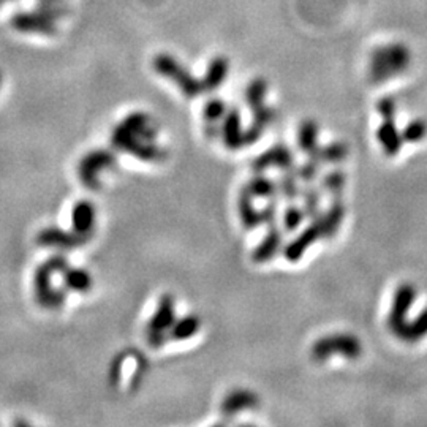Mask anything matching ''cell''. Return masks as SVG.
I'll list each match as a JSON object with an SVG mask.
<instances>
[{
	"instance_id": "obj_7",
	"label": "cell",
	"mask_w": 427,
	"mask_h": 427,
	"mask_svg": "<svg viewBox=\"0 0 427 427\" xmlns=\"http://www.w3.org/2000/svg\"><path fill=\"white\" fill-rule=\"evenodd\" d=\"M176 321L174 314V299L171 295H163L158 301L154 315L148 323V342L149 345L162 346L169 339V329Z\"/></svg>"
},
{
	"instance_id": "obj_19",
	"label": "cell",
	"mask_w": 427,
	"mask_h": 427,
	"mask_svg": "<svg viewBox=\"0 0 427 427\" xmlns=\"http://www.w3.org/2000/svg\"><path fill=\"white\" fill-rule=\"evenodd\" d=\"M255 197L244 187L239 192V198H237V211H239V218L242 225L248 230L256 228L261 225V214L253 204Z\"/></svg>"
},
{
	"instance_id": "obj_8",
	"label": "cell",
	"mask_w": 427,
	"mask_h": 427,
	"mask_svg": "<svg viewBox=\"0 0 427 427\" xmlns=\"http://www.w3.org/2000/svg\"><path fill=\"white\" fill-rule=\"evenodd\" d=\"M414 299H416V288L413 284L405 282L398 286L388 315V326L396 337H399L408 323V312L414 304Z\"/></svg>"
},
{
	"instance_id": "obj_21",
	"label": "cell",
	"mask_w": 427,
	"mask_h": 427,
	"mask_svg": "<svg viewBox=\"0 0 427 427\" xmlns=\"http://www.w3.org/2000/svg\"><path fill=\"white\" fill-rule=\"evenodd\" d=\"M62 280L64 286L69 291H76V293H88L92 288V276L83 267H66L62 272Z\"/></svg>"
},
{
	"instance_id": "obj_1",
	"label": "cell",
	"mask_w": 427,
	"mask_h": 427,
	"mask_svg": "<svg viewBox=\"0 0 427 427\" xmlns=\"http://www.w3.org/2000/svg\"><path fill=\"white\" fill-rule=\"evenodd\" d=\"M158 128L152 124L150 118L143 111L128 114L115 125L111 135V143L115 149L127 152L146 162H160L167 152L155 144Z\"/></svg>"
},
{
	"instance_id": "obj_20",
	"label": "cell",
	"mask_w": 427,
	"mask_h": 427,
	"mask_svg": "<svg viewBox=\"0 0 427 427\" xmlns=\"http://www.w3.org/2000/svg\"><path fill=\"white\" fill-rule=\"evenodd\" d=\"M320 220L323 225V231H325L326 239H331L334 234L337 233L342 222L345 218V206L340 200L335 198L332 204L329 206V209L325 214H320Z\"/></svg>"
},
{
	"instance_id": "obj_28",
	"label": "cell",
	"mask_w": 427,
	"mask_h": 427,
	"mask_svg": "<svg viewBox=\"0 0 427 427\" xmlns=\"http://www.w3.org/2000/svg\"><path fill=\"white\" fill-rule=\"evenodd\" d=\"M301 198H302V209L304 214H306V218H316L321 214V195L318 192V188L316 187H306L301 192Z\"/></svg>"
},
{
	"instance_id": "obj_17",
	"label": "cell",
	"mask_w": 427,
	"mask_h": 427,
	"mask_svg": "<svg viewBox=\"0 0 427 427\" xmlns=\"http://www.w3.org/2000/svg\"><path fill=\"white\" fill-rule=\"evenodd\" d=\"M377 138L386 155H398L404 144L402 133L396 127L394 118H383V124L377 130Z\"/></svg>"
},
{
	"instance_id": "obj_27",
	"label": "cell",
	"mask_w": 427,
	"mask_h": 427,
	"mask_svg": "<svg viewBox=\"0 0 427 427\" xmlns=\"http://www.w3.org/2000/svg\"><path fill=\"white\" fill-rule=\"evenodd\" d=\"M298 181L299 179L296 178V174L293 173V169H286L284 171L282 176H280L277 188L279 193L282 195L286 201H296L299 197H301L302 190L301 187H299Z\"/></svg>"
},
{
	"instance_id": "obj_2",
	"label": "cell",
	"mask_w": 427,
	"mask_h": 427,
	"mask_svg": "<svg viewBox=\"0 0 427 427\" xmlns=\"http://www.w3.org/2000/svg\"><path fill=\"white\" fill-rule=\"evenodd\" d=\"M412 64V52L404 43H388L375 48L370 56L369 79L372 83H383L399 76Z\"/></svg>"
},
{
	"instance_id": "obj_14",
	"label": "cell",
	"mask_w": 427,
	"mask_h": 427,
	"mask_svg": "<svg viewBox=\"0 0 427 427\" xmlns=\"http://www.w3.org/2000/svg\"><path fill=\"white\" fill-rule=\"evenodd\" d=\"M282 246H284V233L276 227V225H271V228L265 236V239L253 248L252 260L258 265L271 261L274 256L282 250Z\"/></svg>"
},
{
	"instance_id": "obj_32",
	"label": "cell",
	"mask_w": 427,
	"mask_h": 427,
	"mask_svg": "<svg viewBox=\"0 0 427 427\" xmlns=\"http://www.w3.org/2000/svg\"><path fill=\"white\" fill-rule=\"evenodd\" d=\"M344 187H345V174L339 169L331 171V173H328L325 178L321 179L323 190L334 195V197H337V195L344 190Z\"/></svg>"
},
{
	"instance_id": "obj_4",
	"label": "cell",
	"mask_w": 427,
	"mask_h": 427,
	"mask_svg": "<svg viewBox=\"0 0 427 427\" xmlns=\"http://www.w3.org/2000/svg\"><path fill=\"white\" fill-rule=\"evenodd\" d=\"M363 355V344L356 335L349 332H334L323 335L314 342L310 349V356L314 361L323 363L332 356H342L345 359H358Z\"/></svg>"
},
{
	"instance_id": "obj_23",
	"label": "cell",
	"mask_w": 427,
	"mask_h": 427,
	"mask_svg": "<svg viewBox=\"0 0 427 427\" xmlns=\"http://www.w3.org/2000/svg\"><path fill=\"white\" fill-rule=\"evenodd\" d=\"M298 146L307 155H312L318 146V125L314 120H304L298 132Z\"/></svg>"
},
{
	"instance_id": "obj_40",
	"label": "cell",
	"mask_w": 427,
	"mask_h": 427,
	"mask_svg": "<svg viewBox=\"0 0 427 427\" xmlns=\"http://www.w3.org/2000/svg\"><path fill=\"white\" fill-rule=\"evenodd\" d=\"M0 85H2V73H0Z\"/></svg>"
},
{
	"instance_id": "obj_15",
	"label": "cell",
	"mask_w": 427,
	"mask_h": 427,
	"mask_svg": "<svg viewBox=\"0 0 427 427\" xmlns=\"http://www.w3.org/2000/svg\"><path fill=\"white\" fill-rule=\"evenodd\" d=\"M220 135L225 146L230 150H237L244 148V130L241 125V115L237 109H230L223 115V124L220 128Z\"/></svg>"
},
{
	"instance_id": "obj_18",
	"label": "cell",
	"mask_w": 427,
	"mask_h": 427,
	"mask_svg": "<svg viewBox=\"0 0 427 427\" xmlns=\"http://www.w3.org/2000/svg\"><path fill=\"white\" fill-rule=\"evenodd\" d=\"M230 70V62L227 57L217 56L214 57L209 65H207L206 75L201 79V84H203V92H212V90L218 89L222 85V83L227 79Z\"/></svg>"
},
{
	"instance_id": "obj_36",
	"label": "cell",
	"mask_w": 427,
	"mask_h": 427,
	"mask_svg": "<svg viewBox=\"0 0 427 427\" xmlns=\"http://www.w3.org/2000/svg\"><path fill=\"white\" fill-rule=\"evenodd\" d=\"M378 114L382 118H396V100L393 97H383L377 105Z\"/></svg>"
},
{
	"instance_id": "obj_34",
	"label": "cell",
	"mask_w": 427,
	"mask_h": 427,
	"mask_svg": "<svg viewBox=\"0 0 427 427\" xmlns=\"http://www.w3.org/2000/svg\"><path fill=\"white\" fill-rule=\"evenodd\" d=\"M293 173L296 174V178L299 181L302 182H307V184H310L316 176H318V171H320V163H316L314 160H310L302 164H299V167H293Z\"/></svg>"
},
{
	"instance_id": "obj_11",
	"label": "cell",
	"mask_w": 427,
	"mask_h": 427,
	"mask_svg": "<svg viewBox=\"0 0 427 427\" xmlns=\"http://www.w3.org/2000/svg\"><path fill=\"white\" fill-rule=\"evenodd\" d=\"M293 167H295V155H293L291 150L284 144L274 146V148L263 152L260 157H256L252 163L255 173H265L266 169L271 168L286 171L291 169Z\"/></svg>"
},
{
	"instance_id": "obj_10",
	"label": "cell",
	"mask_w": 427,
	"mask_h": 427,
	"mask_svg": "<svg viewBox=\"0 0 427 427\" xmlns=\"http://www.w3.org/2000/svg\"><path fill=\"white\" fill-rule=\"evenodd\" d=\"M11 27L21 34H41L46 36H52L57 34L56 21L43 15L41 11H26V13H18L11 20Z\"/></svg>"
},
{
	"instance_id": "obj_13",
	"label": "cell",
	"mask_w": 427,
	"mask_h": 427,
	"mask_svg": "<svg viewBox=\"0 0 427 427\" xmlns=\"http://www.w3.org/2000/svg\"><path fill=\"white\" fill-rule=\"evenodd\" d=\"M258 396L248 391V389H233V391L225 396L220 410L223 416L233 418L236 416V413L258 407Z\"/></svg>"
},
{
	"instance_id": "obj_29",
	"label": "cell",
	"mask_w": 427,
	"mask_h": 427,
	"mask_svg": "<svg viewBox=\"0 0 427 427\" xmlns=\"http://www.w3.org/2000/svg\"><path fill=\"white\" fill-rule=\"evenodd\" d=\"M267 94V83L265 79H253L246 89V102L250 109L260 108L265 105V97Z\"/></svg>"
},
{
	"instance_id": "obj_16",
	"label": "cell",
	"mask_w": 427,
	"mask_h": 427,
	"mask_svg": "<svg viewBox=\"0 0 427 427\" xmlns=\"http://www.w3.org/2000/svg\"><path fill=\"white\" fill-rule=\"evenodd\" d=\"M95 227V207L89 201H79L71 211V228L75 233L90 237Z\"/></svg>"
},
{
	"instance_id": "obj_9",
	"label": "cell",
	"mask_w": 427,
	"mask_h": 427,
	"mask_svg": "<svg viewBox=\"0 0 427 427\" xmlns=\"http://www.w3.org/2000/svg\"><path fill=\"white\" fill-rule=\"evenodd\" d=\"M321 237H325V231H323L320 217L312 218L307 227L284 247V256L290 263H296V261L301 260L304 253H306L316 241H320Z\"/></svg>"
},
{
	"instance_id": "obj_26",
	"label": "cell",
	"mask_w": 427,
	"mask_h": 427,
	"mask_svg": "<svg viewBox=\"0 0 427 427\" xmlns=\"http://www.w3.org/2000/svg\"><path fill=\"white\" fill-rule=\"evenodd\" d=\"M427 335V307L419 312L416 318L408 321L404 331L399 335L400 340L408 342V344H414V342L423 340Z\"/></svg>"
},
{
	"instance_id": "obj_37",
	"label": "cell",
	"mask_w": 427,
	"mask_h": 427,
	"mask_svg": "<svg viewBox=\"0 0 427 427\" xmlns=\"http://www.w3.org/2000/svg\"><path fill=\"white\" fill-rule=\"evenodd\" d=\"M263 130H265L263 127L256 125L252 122V125L244 130V146L255 144L261 138V135H263Z\"/></svg>"
},
{
	"instance_id": "obj_33",
	"label": "cell",
	"mask_w": 427,
	"mask_h": 427,
	"mask_svg": "<svg viewBox=\"0 0 427 427\" xmlns=\"http://www.w3.org/2000/svg\"><path fill=\"white\" fill-rule=\"evenodd\" d=\"M304 218H306V214L302 207L291 204L284 212V228L286 231H296L302 225Z\"/></svg>"
},
{
	"instance_id": "obj_38",
	"label": "cell",
	"mask_w": 427,
	"mask_h": 427,
	"mask_svg": "<svg viewBox=\"0 0 427 427\" xmlns=\"http://www.w3.org/2000/svg\"><path fill=\"white\" fill-rule=\"evenodd\" d=\"M261 214V225H274V222H276V217H277V206L274 201H271V203H267L266 207H263V209L260 211Z\"/></svg>"
},
{
	"instance_id": "obj_5",
	"label": "cell",
	"mask_w": 427,
	"mask_h": 427,
	"mask_svg": "<svg viewBox=\"0 0 427 427\" xmlns=\"http://www.w3.org/2000/svg\"><path fill=\"white\" fill-rule=\"evenodd\" d=\"M152 65H154L158 75L168 78L171 83H174L176 88H179L187 99H195V97L203 92V84H201L200 79L190 75V71L169 54H158Z\"/></svg>"
},
{
	"instance_id": "obj_30",
	"label": "cell",
	"mask_w": 427,
	"mask_h": 427,
	"mask_svg": "<svg viewBox=\"0 0 427 427\" xmlns=\"http://www.w3.org/2000/svg\"><path fill=\"white\" fill-rule=\"evenodd\" d=\"M227 105H225V102L220 99H212L206 103L204 106V120L207 125H217L218 120L223 119V115L227 114Z\"/></svg>"
},
{
	"instance_id": "obj_24",
	"label": "cell",
	"mask_w": 427,
	"mask_h": 427,
	"mask_svg": "<svg viewBox=\"0 0 427 427\" xmlns=\"http://www.w3.org/2000/svg\"><path fill=\"white\" fill-rule=\"evenodd\" d=\"M200 331V318L195 315H187L182 318L176 320L173 326L169 329V339L171 340H187L193 337L195 334Z\"/></svg>"
},
{
	"instance_id": "obj_6",
	"label": "cell",
	"mask_w": 427,
	"mask_h": 427,
	"mask_svg": "<svg viewBox=\"0 0 427 427\" xmlns=\"http://www.w3.org/2000/svg\"><path fill=\"white\" fill-rule=\"evenodd\" d=\"M115 164V157L111 150L95 149L85 154L78 164V176L83 186L89 190L100 188V173L113 168Z\"/></svg>"
},
{
	"instance_id": "obj_12",
	"label": "cell",
	"mask_w": 427,
	"mask_h": 427,
	"mask_svg": "<svg viewBox=\"0 0 427 427\" xmlns=\"http://www.w3.org/2000/svg\"><path fill=\"white\" fill-rule=\"evenodd\" d=\"M89 237L75 233V231H65L60 228H45L36 234V244L43 247H59V248H75L88 241Z\"/></svg>"
},
{
	"instance_id": "obj_25",
	"label": "cell",
	"mask_w": 427,
	"mask_h": 427,
	"mask_svg": "<svg viewBox=\"0 0 427 427\" xmlns=\"http://www.w3.org/2000/svg\"><path fill=\"white\" fill-rule=\"evenodd\" d=\"M246 187L255 198L274 200L279 193L276 182L270 178H266V176H263V173H256V176H253V178L250 179V182Z\"/></svg>"
},
{
	"instance_id": "obj_35",
	"label": "cell",
	"mask_w": 427,
	"mask_h": 427,
	"mask_svg": "<svg viewBox=\"0 0 427 427\" xmlns=\"http://www.w3.org/2000/svg\"><path fill=\"white\" fill-rule=\"evenodd\" d=\"M252 115H253V124L266 128L274 119H276V111H274L272 108L263 105L260 108L252 109Z\"/></svg>"
},
{
	"instance_id": "obj_22",
	"label": "cell",
	"mask_w": 427,
	"mask_h": 427,
	"mask_svg": "<svg viewBox=\"0 0 427 427\" xmlns=\"http://www.w3.org/2000/svg\"><path fill=\"white\" fill-rule=\"evenodd\" d=\"M346 155H349V146L345 143L335 141L325 146V148H318L312 155H309V158L321 164V163H340L345 160Z\"/></svg>"
},
{
	"instance_id": "obj_39",
	"label": "cell",
	"mask_w": 427,
	"mask_h": 427,
	"mask_svg": "<svg viewBox=\"0 0 427 427\" xmlns=\"http://www.w3.org/2000/svg\"><path fill=\"white\" fill-rule=\"evenodd\" d=\"M7 2H10V0H0V7H2V5L7 4Z\"/></svg>"
},
{
	"instance_id": "obj_31",
	"label": "cell",
	"mask_w": 427,
	"mask_h": 427,
	"mask_svg": "<svg viewBox=\"0 0 427 427\" xmlns=\"http://www.w3.org/2000/svg\"><path fill=\"white\" fill-rule=\"evenodd\" d=\"M427 135V124L423 119H414L402 132V139L405 143H419Z\"/></svg>"
},
{
	"instance_id": "obj_3",
	"label": "cell",
	"mask_w": 427,
	"mask_h": 427,
	"mask_svg": "<svg viewBox=\"0 0 427 427\" xmlns=\"http://www.w3.org/2000/svg\"><path fill=\"white\" fill-rule=\"evenodd\" d=\"M69 267V261L62 255L50 256L45 263H41L34 274V291L35 299L41 307L59 309L64 306L66 293L59 290L52 284L54 274H62Z\"/></svg>"
}]
</instances>
